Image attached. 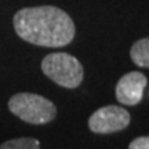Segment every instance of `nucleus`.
Here are the masks:
<instances>
[{
  "mask_svg": "<svg viewBox=\"0 0 149 149\" xmlns=\"http://www.w3.org/2000/svg\"><path fill=\"white\" fill-rule=\"evenodd\" d=\"M14 29L25 42L42 47H64L74 37V24L53 6L28 7L14 15Z\"/></svg>",
  "mask_w": 149,
  "mask_h": 149,
  "instance_id": "obj_1",
  "label": "nucleus"
},
{
  "mask_svg": "<svg viewBox=\"0 0 149 149\" xmlns=\"http://www.w3.org/2000/svg\"><path fill=\"white\" fill-rule=\"evenodd\" d=\"M130 124V113L116 105L102 107L88 119V128L94 134H112L122 131Z\"/></svg>",
  "mask_w": 149,
  "mask_h": 149,
  "instance_id": "obj_4",
  "label": "nucleus"
},
{
  "mask_svg": "<svg viewBox=\"0 0 149 149\" xmlns=\"http://www.w3.org/2000/svg\"><path fill=\"white\" fill-rule=\"evenodd\" d=\"M42 70L50 80L65 88H76L84 77L83 65L68 53H53L42 61Z\"/></svg>",
  "mask_w": 149,
  "mask_h": 149,
  "instance_id": "obj_3",
  "label": "nucleus"
},
{
  "mask_svg": "<svg viewBox=\"0 0 149 149\" xmlns=\"http://www.w3.org/2000/svg\"><path fill=\"white\" fill-rule=\"evenodd\" d=\"M128 149H149V135H142L133 139L128 145Z\"/></svg>",
  "mask_w": 149,
  "mask_h": 149,
  "instance_id": "obj_8",
  "label": "nucleus"
},
{
  "mask_svg": "<svg viewBox=\"0 0 149 149\" xmlns=\"http://www.w3.org/2000/svg\"><path fill=\"white\" fill-rule=\"evenodd\" d=\"M8 109L29 124H47L57 116V107L53 102L33 93H18L13 95L8 100Z\"/></svg>",
  "mask_w": 149,
  "mask_h": 149,
  "instance_id": "obj_2",
  "label": "nucleus"
},
{
  "mask_svg": "<svg viewBox=\"0 0 149 149\" xmlns=\"http://www.w3.org/2000/svg\"><path fill=\"white\" fill-rule=\"evenodd\" d=\"M130 57L135 65L141 68H149V37L134 43L130 50Z\"/></svg>",
  "mask_w": 149,
  "mask_h": 149,
  "instance_id": "obj_6",
  "label": "nucleus"
},
{
  "mask_svg": "<svg viewBox=\"0 0 149 149\" xmlns=\"http://www.w3.org/2000/svg\"><path fill=\"white\" fill-rule=\"evenodd\" d=\"M148 79L141 72H128L117 81L115 94L116 100L123 105L134 107L142 101Z\"/></svg>",
  "mask_w": 149,
  "mask_h": 149,
  "instance_id": "obj_5",
  "label": "nucleus"
},
{
  "mask_svg": "<svg viewBox=\"0 0 149 149\" xmlns=\"http://www.w3.org/2000/svg\"><path fill=\"white\" fill-rule=\"evenodd\" d=\"M0 149H40V142L36 138L22 137L6 141L0 145Z\"/></svg>",
  "mask_w": 149,
  "mask_h": 149,
  "instance_id": "obj_7",
  "label": "nucleus"
}]
</instances>
